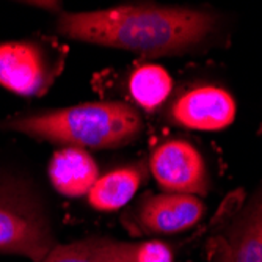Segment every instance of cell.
Instances as JSON below:
<instances>
[{
  "label": "cell",
  "mask_w": 262,
  "mask_h": 262,
  "mask_svg": "<svg viewBox=\"0 0 262 262\" xmlns=\"http://www.w3.org/2000/svg\"><path fill=\"white\" fill-rule=\"evenodd\" d=\"M57 30L86 44L145 57H170L206 42L217 30V17L198 8L137 4L96 11H63L57 17Z\"/></svg>",
  "instance_id": "cell-1"
},
{
  "label": "cell",
  "mask_w": 262,
  "mask_h": 262,
  "mask_svg": "<svg viewBox=\"0 0 262 262\" xmlns=\"http://www.w3.org/2000/svg\"><path fill=\"white\" fill-rule=\"evenodd\" d=\"M143 127L140 112L120 101L85 102L0 121L4 130L80 149L127 146L141 135Z\"/></svg>",
  "instance_id": "cell-2"
},
{
  "label": "cell",
  "mask_w": 262,
  "mask_h": 262,
  "mask_svg": "<svg viewBox=\"0 0 262 262\" xmlns=\"http://www.w3.org/2000/svg\"><path fill=\"white\" fill-rule=\"evenodd\" d=\"M57 245L52 226L27 187L0 179V254L41 262Z\"/></svg>",
  "instance_id": "cell-3"
},
{
  "label": "cell",
  "mask_w": 262,
  "mask_h": 262,
  "mask_svg": "<svg viewBox=\"0 0 262 262\" xmlns=\"http://www.w3.org/2000/svg\"><path fill=\"white\" fill-rule=\"evenodd\" d=\"M63 68L39 41L0 42V85L19 96H42Z\"/></svg>",
  "instance_id": "cell-4"
},
{
  "label": "cell",
  "mask_w": 262,
  "mask_h": 262,
  "mask_svg": "<svg viewBox=\"0 0 262 262\" xmlns=\"http://www.w3.org/2000/svg\"><path fill=\"white\" fill-rule=\"evenodd\" d=\"M204 212L206 204L200 196L162 192L143 196L123 217V223L135 235L178 234L193 228Z\"/></svg>",
  "instance_id": "cell-5"
},
{
  "label": "cell",
  "mask_w": 262,
  "mask_h": 262,
  "mask_svg": "<svg viewBox=\"0 0 262 262\" xmlns=\"http://www.w3.org/2000/svg\"><path fill=\"white\" fill-rule=\"evenodd\" d=\"M149 170L163 192L206 195L209 192V171L203 154L185 140H166L152 149Z\"/></svg>",
  "instance_id": "cell-6"
},
{
  "label": "cell",
  "mask_w": 262,
  "mask_h": 262,
  "mask_svg": "<svg viewBox=\"0 0 262 262\" xmlns=\"http://www.w3.org/2000/svg\"><path fill=\"white\" fill-rule=\"evenodd\" d=\"M209 262H262V182L207 242Z\"/></svg>",
  "instance_id": "cell-7"
},
{
  "label": "cell",
  "mask_w": 262,
  "mask_h": 262,
  "mask_svg": "<svg viewBox=\"0 0 262 262\" xmlns=\"http://www.w3.org/2000/svg\"><path fill=\"white\" fill-rule=\"evenodd\" d=\"M237 116L232 94L219 85L192 86L171 101L168 120L179 127L196 132H217L229 127Z\"/></svg>",
  "instance_id": "cell-8"
},
{
  "label": "cell",
  "mask_w": 262,
  "mask_h": 262,
  "mask_svg": "<svg viewBox=\"0 0 262 262\" xmlns=\"http://www.w3.org/2000/svg\"><path fill=\"white\" fill-rule=\"evenodd\" d=\"M49 179L63 196L79 198L88 195L99 178V166L94 159L80 148H61L49 162Z\"/></svg>",
  "instance_id": "cell-9"
},
{
  "label": "cell",
  "mask_w": 262,
  "mask_h": 262,
  "mask_svg": "<svg viewBox=\"0 0 262 262\" xmlns=\"http://www.w3.org/2000/svg\"><path fill=\"white\" fill-rule=\"evenodd\" d=\"M143 182L140 166L129 165L99 174L88 192V203L101 212H113L124 207L135 196Z\"/></svg>",
  "instance_id": "cell-10"
},
{
  "label": "cell",
  "mask_w": 262,
  "mask_h": 262,
  "mask_svg": "<svg viewBox=\"0 0 262 262\" xmlns=\"http://www.w3.org/2000/svg\"><path fill=\"white\" fill-rule=\"evenodd\" d=\"M134 242L90 237L55 245L41 262H132Z\"/></svg>",
  "instance_id": "cell-11"
},
{
  "label": "cell",
  "mask_w": 262,
  "mask_h": 262,
  "mask_svg": "<svg viewBox=\"0 0 262 262\" xmlns=\"http://www.w3.org/2000/svg\"><path fill=\"white\" fill-rule=\"evenodd\" d=\"M127 88L130 98L140 108L154 112L170 99L173 79L163 66L143 63L130 73Z\"/></svg>",
  "instance_id": "cell-12"
},
{
  "label": "cell",
  "mask_w": 262,
  "mask_h": 262,
  "mask_svg": "<svg viewBox=\"0 0 262 262\" xmlns=\"http://www.w3.org/2000/svg\"><path fill=\"white\" fill-rule=\"evenodd\" d=\"M132 262H174V254L168 244L157 239L134 242Z\"/></svg>",
  "instance_id": "cell-13"
},
{
  "label": "cell",
  "mask_w": 262,
  "mask_h": 262,
  "mask_svg": "<svg viewBox=\"0 0 262 262\" xmlns=\"http://www.w3.org/2000/svg\"><path fill=\"white\" fill-rule=\"evenodd\" d=\"M27 5H33L36 8H42V10H47V11H57L58 14L61 13V4L60 2H42V0H39V2H27Z\"/></svg>",
  "instance_id": "cell-14"
}]
</instances>
